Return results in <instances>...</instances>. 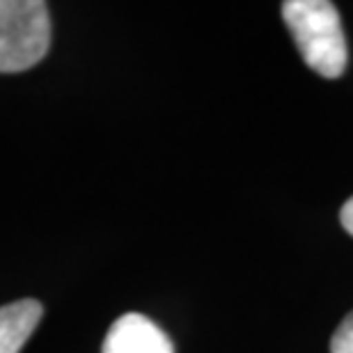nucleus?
<instances>
[{
	"instance_id": "1",
	"label": "nucleus",
	"mask_w": 353,
	"mask_h": 353,
	"mask_svg": "<svg viewBox=\"0 0 353 353\" xmlns=\"http://www.w3.org/2000/svg\"><path fill=\"white\" fill-rule=\"evenodd\" d=\"M282 19L305 65L323 79H340L349 62L340 12L328 0H287Z\"/></svg>"
},
{
	"instance_id": "2",
	"label": "nucleus",
	"mask_w": 353,
	"mask_h": 353,
	"mask_svg": "<svg viewBox=\"0 0 353 353\" xmlns=\"http://www.w3.org/2000/svg\"><path fill=\"white\" fill-rule=\"evenodd\" d=\"M51 46V14L41 0H0V74L34 67Z\"/></svg>"
},
{
	"instance_id": "3",
	"label": "nucleus",
	"mask_w": 353,
	"mask_h": 353,
	"mask_svg": "<svg viewBox=\"0 0 353 353\" xmlns=\"http://www.w3.org/2000/svg\"><path fill=\"white\" fill-rule=\"evenodd\" d=\"M103 353H174L172 342L152 319L129 312L112 323Z\"/></svg>"
},
{
	"instance_id": "4",
	"label": "nucleus",
	"mask_w": 353,
	"mask_h": 353,
	"mask_svg": "<svg viewBox=\"0 0 353 353\" xmlns=\"http://www.w3.org/2000/svg\"><path fill=\"white\" fill-rule=\"evenodd\" d=\"M41 303L14 301L0 307V353H19L41 321Z\"/></svg>"
},
{
	"instance_id": "5",
	"label": "nucleus",
	"mask_w": 353,
	"mask_h": 353,
	"mask_svg": "<svg viewBox=\"0 0 353 353\" xmlns=\"http://www.w3.org/2000/svg\"><path fill=\"white\" fill-rule=\"evenodd\" d=\"M330 353H353V312L340 323L330 340Z\"/></svg>"
},
{
	"instance_id": "6",
	"label": "nucleus",
	"mask_w": 353,
	"mask_h": 353,
	"mask_svg": "<svg viewBox=\"0 0 353 353\" xmlns=\"http://www.w3.org/2000/svg\"><path fill=\"white\" fill-rule=\"evenodd\" d=\"M340 221H342V225H344V230H347L349 234L353 236V197H351V200L342 207Z\"/></svg>"
}]
</instances>
